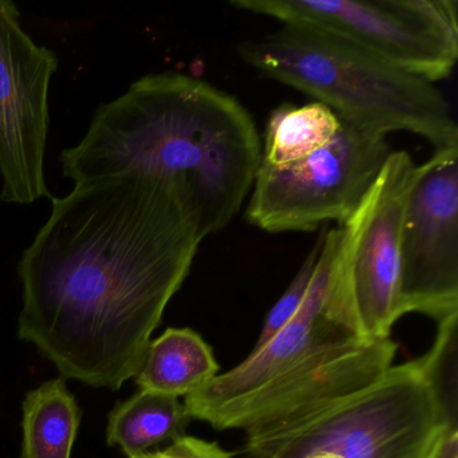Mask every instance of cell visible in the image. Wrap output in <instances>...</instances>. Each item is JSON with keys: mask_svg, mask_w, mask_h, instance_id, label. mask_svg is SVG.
<instances>
[{"mask_svg": "<svg viewBox=\"0 0 458 458\" xmlns=\"http://www.w3.org/2000/svg\"><path fill=\"white\" fill-rule=\"evenodd\" d=\"M242 12L342 39L436 84L458 60L455 0H233Z\"/></svg>", "mask_w": 458, "mask_h": 458, "instance_id": "8992f818", "label": "cell"}, {"mask_svg": "<svg viewBox=\"0 0 458 458\" xmlns=\"http://www.w3.org/2000/svg\"><path fill=\"white\" fill-rule=\"evenodd\" d=\"M444 425L420 359L391 366L367 387L270 430L246 436L249 458H426Z\"/></svg>", "mask_w": 458, "mask_h": 458, "instance_id": "277c9868", "label": "cell"}, {"mask_svg": "<svg viewBox=\"0 0 458 458\" xmlns=\"http://www.w3.org/2000/svg\"><path fill=\"white\" fill-rule=\"evenodd\" d=\"M238 50L251 68L316 98L359 130L410 132L436 149L458 147L457 123L436 84L342 39L283 25Z\"/></svg>", "mask_w": 458, "mask_h": 458, "instance_id": "3957f363", "label": "cell"}, {"mask_svg": "<svg viewBox=\"0 0 458 458\" xmlns=\"http://www.w3.org/2000/svg\"><path fill=\"white\" fill-rule=\"evenodd\" d=\"M216 442L205 441L192 436H181L162 450H149L128 458H233Z\"/></svg>", "mask_w": 458, "mask_h": 458, "instance_id": "ac0fdd59", "label": "cell"}, {"mask_svg": "<svg viewBox=\"0 0 458 458\" xmlns=\"http://www.w3.org/2000/svg\"><path fill=\"white\" fill-rule=\"evenodd\" d=\"M21 458H72L82 412L65 379L47 380L22 404Z\"/></svg>", "mask_w": 458, "mask_h": 458, "instance_id": "4fadbf2b", "label": "cell"}, {"mask_svg": "<svg viewBox=\"0 0 458 458\" xmlns=\"http://www.w3.org/2000/svg\"><path fill=\"white\" fill-rule=\"evenodd\" d=\"M426 458H458V428L442 426Z\"/></svg>", "mask_w": 458, "mask_h": 458, "instance_id": "d6986e66", "label": "cell"}, {"mask_svg": "<svg viewBox=\"0 0 458 458\" xmlns=\"http://www.w3.org/2000/svg\"><path fill=\"white\" fill-rule=\"evenodd\" d=\"M390 152L386 136L340 120L331 143L310 157L280 167L261 162L246 219L267 233L312 232L326 222L343 224Z\"/></svg>", "mask_w": 458, "mask_h": 458, "instance_id": "52a82bcc", "label": "cell"}, {"mask_svg": "<svg viewBox=\"0 0 458 458\" xmlns=\"http://www.w3.org/2000/svg\"><path fill=\"white\" fill-rule=\"evenodd\" d=\"M399 312H458V147L417 165L399 240Z\"/></svg>", "mask_w": 458, "mask_h": 458, "instance_id": "9c48e42d", "label": "cell"}, {"mask_svg": "<svg viewBox=\"0 0 458 458\" xmlns=\"http://www.w3.org/2000/svg\"><path fill=\"white\" fill-rule=\"evenodd\" d=\"M219 375L213 348L190 328H168L151 340L136 385L174 398H186L202 390Z\"/></svg>", "mask_w": 458, "mask_h": 458, "instance_id": "7c38bea8", "label": "cell"}, {"mask_svg": "<svg viewBox=\"0 0 458 458\" xmlns=\"http://www.w3.org/2000/svg\"><path fill=\"white\" fill-rule=\"evenodd\" d=\"M339 128V117L324 104H284L270 114L262 162L276 167L299 162L331 143Z\"/></svg>", "mask_w": 458, "mask_h": 458, "instance_id": "9a60e30c", "label": "cell"}, {"mask_svg": "<svg viewBox=\"0 0 458 458\" xmlns=\"http://www.w3.org/2000/svg\"><path fill=\"white\" fill-rule=\"evenodd\" d=\"M337 240L339 229L326 230L321 234L315 275L296 316L234 369L216 375L202 390L184 398V407L192 420L208 423L243 396L296 369L316 353L364 340L332 321L324 310Z\"/></svg>", "mask_w": 458, "mask_h": 458, "instance_id": "8fae6325", "label": "cell"}, {"mask_svg": "<svg viewBox=\"0 0 458 458\" xmlns=\"http://www.w3.org/2000/svg\"><path fill=\"white\" fill-rule=\"evenodd\" d=\"M243 458H249V457H243Z\"/></svg>", "mask_w": 458, "mask_h": 458, "instance_id": "44dd1931", "label": "cell"}, {"mask_svg": "<svg viewBox=\"0 0 458 458\" xmlns=\"http://www.w3.org/2000/svg\"><path fill=\"white\" fill-rule=\"evenodd\" d=\"M191 420L178 398L139 390L109 412L106 442L132 457L184 436Z\"/></svg>", "mask_w": 458, "mask_h": 458, "instance_id": "5bb4252c", "label": "cell"}, {"mask_svg": "<svg viewBox=\"0 0 458 458\" xmlns=\"http://www.w3.org/2000/svg\"><path fill=\"white\" fill-rule=\"evenodd\" d=\"M18 267V335L63 379L119 390L135 377L202 242L183 190L120 175L77 184Z\"/></svg>", "mask_w": 458, "mask_h": 458, "instance_id": "6da1fadb", "label": "cell"}, {"mask_svg": "<svg viewBox=\"0 0 458 458\" xmlns=\"http://www.w3.org/2000/svg\"><path fill=\"white\" fill-rule=\"evenodd\" d=\"M301 458H343L340 457V455L334 454V453H328V452H316V453H310V454L304 455V457Z\"/></svg>", "mask_w": 458, "mask_h": 458, "instance_id": "ffe728a7", "label": "cell"}, {"mask_svg": "<svg viewBox=\"0 0 458 458\" xmlns=\"http://www.w3.org/2000/svg\"><path fill=\"white\" fill-rule=\"evenodd\" d=\"M320 249L321 235L320 240L313 246L312 250L310 251L307 259L302 262L299 272L294 276L293 280L289 284L283 296L277 300V302L273 305L272 310L267 313V320H265L261 334H259L253 350L262 347L265 343L269 342V340L299 312L302 302H304L305 296H307L310 283H312L318 254H320Z\"/></svg>", "mask_w": 458, "mask_h": 458, "instance_id": "e0dca14e", "label": "cell"}, {"mask_svg": "<svg viewBox=\"0 0 458 458\" xmlns=\"http://www.w3.org/2000/svg\"><path fill=\"white\" fill-rule=\"evenodd\" d=\"M418 359L444 425L458 428V312L438 321L433 345Z\"/></svg>", "mask_w": 458, "mask_h": 458, "instance_id": "2e32d148", "label": "cell"}, {"mask_svg": "<svg viewBox=\"0 0 458 458\" xmlns=\"http://www.w3.org/2000/svg\"><path fill=\"white\" fill-rule=\"evenodd\" d=\"M396 350L398 345L390 337L328 348L243 396L208 425L250 436L293 422L377 382L393 366Z\"/></svg>", "mask_w": 458, "mask_h": 458, "instance_id": "30bf717a", "label": "cell"}, {"mask_svg": "<svg viewBox=\"0 0 458 458\" xmlns=\"http://www.w3.org/2000/svg\"><path fill=\"white\" fill-rule=\"evenodd\" d=\"M417 165L390 152L356 210L339 227L326 315L364 340L390 337L399 312V240Z\"/></svg>", "mask_w": 458, "mask_h": 458, "instance_id": "5b68a950", "label": "cell"}, {"mask_svg": "<svg viewBox=\"0 0 458 458\" xmlns=\"http://www.w3.org/2000/svg\"><path fill=\"white\" fill-rule=\"evenodd\" d=\"M262 162L248 109L229 93L186 74H148L101 104L79 144L61 154L77 184L147 175L178 184L202 240L225 229L250 194Z\"/></svg>", "mask_w": 458, "mask_h": 458, "instance_id": "7a4b0ae2", "label": "cell"}, {"mask_svg": "<svg viewBox=\"0 0 458 458\" xmlns=\"http://www.w3.org/2000/svg\"><path fill=\"white\" fill-rule=\"evenodd\" d=\"M53 50L34 42L12 0H0V199L31 205L53 199L45 179Z\"/></svg>", "mask_w": 458, "mask_h": 458, "instance_id": "ba28073f", "label": "cell"}]
</instances>
